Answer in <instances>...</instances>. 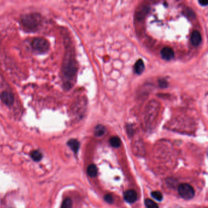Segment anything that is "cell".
I'll return each instance as SVG.
<instances>
[{"label": "cell", "mask_w": 208, "mask_h": 208, "mask_svg": "<svg viewBox=\"0 0 208 208\" xmlns=\"http://www.w3.org/2000/svg\"><path fill=\"white\" fill-rule=\"evenodd\" d=\"M67 145L72 149V150L75 153H78L80 147V144L78 140L74 139H72L69 140L67 142Z\"/></svg>", "instance_id": "30bf717a"}, {"label": "cell", "mask_w": 208, "mask_h": 208, "mask_svg": "<svg viewBox=\"0 0 208 208\" xmlns=\"http://www.w3.org/2000/svg\"><path fill=\"white\" fill-rule=\"evenodd\" d=\"M151 196L153 198H154L155 199H156V200L158 201H162V199H163V195L161 193V192H159V191H155V192H153L151 193Z\"/></svg>", "instance_id": "e0dca14e"}, {"label": "cell", "mask_w": 208, "mask_h": 208, "mask_svg": "<svg viewBox=\"0 0 208 208\" xmlns=\"http://www.w3.org/2000/svg\"><path fill=\"white\" fill-rule=\"evenodd\" d=\"M162 58L167 61H170L172 60L174 58V53L173 50L170 47H165L163 48L161 52Z\"/></svg>", "instance_id": "ba28073f"}, {"label": "cell", "mask_w": 208, "mask_h": 208, "mask_svg": "<svg viewBox=\"0 0 208 208\" xmlns=\"http://www.w3.org/2000/svg\"><path fill=\"white\" fill-rule=\"evenodd\" d=\"M199 3L202 6H206L208 4V1L207 0H200Z\"/></svg>", "instance_id": "44dd1931"}, {"label": "cell", "mask_w": 208, "mask_h": 208, "mask_svg": "<svg viewBox=\"0 0 208 208\" xmlns=\"http://www.w3.org/2000/svg\"><path fill=\"white\" fill-rule=\"evenodd\" d=\"M124 199L129 203H133L137 199V194L134 190H128L124 193Z\"/></svg>", "instance_id": "52a82bcc"}, {"label": "cell", "mask_w": 208, "mask_h": 208, "mask_svg": "<svg viewBox=\"0 0 208 208\" xmlns=\"http://www.w3.org/2000/svg\"><path fill=\"white\" fill-rule=\"evenodd\" d=\"M145 204L147 208H159L158 205L150 199H146L145 200Z\"/></svg>", "instance_id": "2e32d148"}, {"label": "cell", "mask_w": 208, "mask_h": 208, "mask_svg": "<svg viewBox=\"0 0 208 208\" xmlns=\"http://www.w3.org/2000/svg\"><path fill=\"white\" fill-rule=\"evenodd\" d=\"M105 132H106V128L104 126L101 125H97L95 128L94 133H95V135L97 137L103 136L105 133Z\"/></svg>", "instance_id": "4fadbf2b"}, {"label": "cell", "mask_w": 208, "mask_h": 208, "mask_svg": "<svg viewBox=\"0 0 208 208\" xmlns=\"http://www.w3.org/2000/svg\"><path fill=\"white\" fill-rule=\"evenodd\" d=\"M159 84L161 87H166L168 85L167 82L165 80H159Z\"/></svg>", "instance_id": "ffe728a7"}, {"label": "cell", "mask_w": 208, "mask_h": 208, "mask_svg": "<svg viewBox=\"0 0 208 208\" xmlns=\"http://www.w3.org/2000/svg\"><path fill=\"white\" fill-rule=\"evenodd\" d=\"M180 195L185 200L192 199L195 195V190L192 186L186 183L181 184L178 188Z\"/></svg>", "instance_id": "3957f363"}, {"label": "cell", "mask_w": 208, "mask_h": 208, "mask_svg": "<svg viewBox=\"0 0 208 208\" xmlns=\"http://www.w3.org/2000/svg\"><path fill=\"white\" fill-rule=\"evenodd\" d=\"M1 100L7 106H11L14 103V96L12 92L4 91L1 95Z\"/></svg>", "instance_id": "8992f818"}, {"label": "cell", "mask_w": 208, "mask_h": 208, "mask_svg": "<svg viewBox=\"0 0 208 208\" xmlns=\"http://www.w3.org/2000/svg\"><path fill=\"white\" fill-rule=\"evenodd\" d=\"M158 109L159 106L158 102L155 101H152L150 102L148 106L147 107L145 111L146 117L148 118V120H153L155 115L158 114Z\"/></svg>", "instance_id": "277c9868"}, {"label": "cell", "mask_w": 208, "mask_h": 208, "mask_svg": "<svg viewBox=\"0 0 208 208\" xmlns=\"http://www.w3.org/2000/svg\"><path fill=\"white\" fill-rule=\"evenodd\" d=\"M72 201L70 199H65L61 206V208H72Z\"/></svg>", "instance_id": "ac0fdd59"}, {"label": "cell", "mask_w": 208, "mask_h": 208, "mask_svg": "<svg viewBox=\"0 0 208 208\" xmlns=\"http://www.w3.org/2000/svg\"><path fill=\"white\" fill-rule=\"evenodd\" d=\"M104 200L109 204H112L114 202L113 197L111 194H106L104 196Z\"/></svg>", "instance_id": "d6986e66"}, {"label": "cell", "mask_w": 208, "mask_h": 208, "mask_svg": "<svg viewBox=\"0 0 208 208\" xmlns=\"http://www.w3.org/2000/svg\"><path fill=\"white\" fill-rule=\"evenodd\" d=\"M31 156L32 159L35 161H39L42 158V153L37 150L32 151L31 154Z\"/></svg>", "instance_id": "9a60e30c"}, {"label": "cell", "mask_w": 208, "mask_h": 208, "mask_svg": "<svg viewBox=\"0 0 208 208\" xmlns=\"http://www.w3.org/2000/svg\"><path fill=\"white\" fill-rule=\"evenodd\" d=\"M87 174H88L90 177L94 178L96 177L97 173H98V169L94 164H91L90 165L88 168H87Z\"/></svg>", "instance_id": "7c38bea8"}, {"label": "cell", "mask_w": 208, "mask_h": 208, "mask_svg": "<svg viewBox=\"0 0 208 208\" xmlns=\"http://www.w3.org/2000/svg\"><path fill=\"white\" fill-rule=\"evenodd\" d=\"M202 41V37L200 32L195 30L192 32L191 35V42L193 45L197 47L199 46Z\"/></svg>", "instance_id": "9c48e42d"}, {"label": "cell", "mask_w": 208, "mask_h": 208, "mask_svg": "<svg viewBox=\"0 0 208 208\" xmlns=\"http://www.w3.org/2000/svg\"><path fill=\"white\" fill-rule=\"evenodd\" d=\"M76 72V67L73 61L69 60L64 63L63 74L68 78H71L75 74Z\"/></svg>", "instance_id": "5b68a950"}, {"label": "cell", "mask_w": 208, "mask_h": 208, "mask_svg": "<svg viewBox=\"0 0 208 208\" xmlns=\"http://www.w3.org/2000/svg\"><path fill=\"white\" fill-rule=\"evenodd\" d=\"M32 47L39 53H45L49 50L50 43L43 38H36L32 42Z\"/></svg>", "instance_id": "7a4b0ae2"}, {"label": "cell", "mask_w": 208, "mask_h": 208, "mask_svg": "<svg viewBox=\"0 0 208 208\" xmlns=\"http://www.w3.org/2000/svg\"><path fill=\"white\" fill-rule=\"evenodd\" d=\"M110 144L114 148H118L121 145V140L117 136H114L109 140Z\"/></svg>", "instance_id": "5bb4252c"}, {"label": "cell", "mask_w": 208, "mask_h": 208, "mask_svg": "<svg viewBox=\"0 0 208 208\" xmlns=\"http://www.w3.org/2000/svg\"><path fill=\"white\" fill-rule=\"evenodd\" d=\"M144 69H145V65H144V61L142 59H139V60L137 61V62L134 65V71L137 74H140L144 72Z\"/></svg>", "instance_id": "8fae6325"}, {"label": "cell", "mask_w": 208, "mask_h": 208, "mask_svg": "<svg viewBox=\"0 0 208 208\" xmlns=\"http://www.w3.org/2000/svg\"><path fill=\"white\" fill-rule=\"evenodd\" d=\"M40 16L39 14L31 13L25 15L21 18V23L29 29H34L40 23Z\"/></svg>", "instance_id": "6da1fadb"}]
</instances>
